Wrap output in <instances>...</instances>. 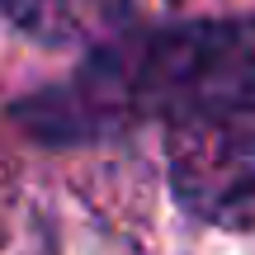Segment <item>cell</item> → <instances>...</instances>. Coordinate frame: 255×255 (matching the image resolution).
<instances>
[{"mask_svg":"<svg viewBox=\"0 0 255 255\" xmlns=\"http://www.w3.org/2000/svg\"><path fill=\"white\" fill-rule=\"evenodd\" d=\"M255 90V19H180L100 43L62 85L19 104V123L57 146L104 142L151 119L227 114Z\"/></svg>","mask_w":255,"mask_h":255,"instance_id":"1","label":"cell"},{"mask_svg":"<svg viewBox=\"0 0 255 255\" xmlns=\"http://www.w3.org/2000/svg\"><path fill=\"white\" fill-rule=\"evenodd\" d=\"M170 194L194 222L255 232V137L232 119H184L165 132Z\"/></svg>","mask_w":255,"mask_h":255,"instance_id":"2","label":"cell"},{"mask_svg":"<svg viewBox=\"0 0 255 255\" xmlns=\"http://www.w3.org/2000/svg\"><path fill=\"white\" fill-rule=\"evenodd\" d=\"M0 14L47 47L100 43L132 28V0H0Z\"/></svg>","mask_w":255,"mask_h":255,"instance_id":"3","label":"cell"},{"mask_svg":"<svg viewBox=\"0 0 255 255\" xmlns=\"http://www.w3.org/2000/svg\"><path fill=\"white\" fill-rule=\"evenodd\" d=\"M208 119H213V114H208ZM222 119H232L237 128H246V132L255 137V90L246 95V100H237V104H232L227 114H222Z\"/></svg>","mask_w":255,"mask_h":255,"instance_id":"4","label":"cell"}]
</instances>
